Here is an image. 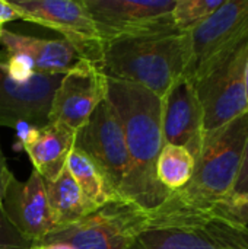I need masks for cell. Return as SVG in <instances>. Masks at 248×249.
<instances>
[{
	"label": "cell",
	"instance_id": "3",
	"mask_svg": "<svg viewBox=\"0 0 248 249\" xmlns=\"http://www.w3.org/2000/svg\"><path fill=\"white\" fill-rule=\"evenodd\" d=\"M130 249H248V226L218 204L193 207L167 198L148 212L146 228Z\"/></svg>",
	"mask_w": 248,
	"mask_h": 249
},
{
	"label": "cell",
	"instance_id": "23",
	"mask_svg": "<svg viewBox=\"0 0 248 249\" xmlns=\"http://www.w3.org/2000/svg\"><path fill=\"white\" fill-rule=\"evenodd\" d=\"M218 206L224 209L235 220L248 226V193L231 194L227 200H224Z\"/></svg>",
	"mask_w": 248,
	"mask_h": 249
},
{
	"label": "cell",
	"instance_id": "4",
	"mask_svg": "<svg viewBox=\"0 0 248 249\" xmlns=\"http://www.w3.org/2000/svg\"><path fill=\"white\" fill-rule=\"evenodd\" d=\"M247 139L248 109L205 134L191 179L168 198L193 207L215 206L227 200L232 194Z\"/></svg>",
	"mask_w": 248,
	"mask_h": 249
},
{
	"label": "cell",
	"instance_id": "24",
	"mask_svg": "<svg viewBox=\"0 0 248 249\" xmlns=\"http://www.w3.org/2000/svg\"><path fill=\"white\" fill-rule=\"evenodd\" d=\"M244 193H248V139L244 147L241 166H240V171L234 184V190H232V194H244Z\"/></svg>",
	"mask_w": 248,
	"mask_h": 249
},
{
	"label": "cell",
	"instance_id": "12",
	"mask_svg": "<svg viewBox=\"0 0 248 249\" xmlns=\"http://www.w3.org/2000/svg\"><path fill=\"white\" fill-rule=\"evenodd\" d=\"M64 74L37 73L28 83L12 80L0 53V127L15 128L19 123L45 127L53 95Z\"/></svg>",
	"mask_w": 248,
	"mask_h": 249
},
{
	"label": "cell",
	"instance_id": "19",
	"mask_svg": "<svg viewBox=\"0 0 248 249\" xmlns=\"http://www.w3.org/2000/svg\"><path fill=\"white\" fill-rule=\"evenodd\" d=\"M194 163L196 159L187 149L164 144L156 162V178L170 193L180 191L191 179Z\"/></svg>",
	"mask_w": 248,
	"mask_h": 249
},
{
	"label": "cell",
	"instance_id": "5",
	"mask_svg": "<svg viewBox=\"0 0 248 249\" xmlns=\"http://www.w3.org/2000/svg\"><path fill=\"white\" fill-rule=\"evenodd\" d=\"M146 210L120 198L51 232L38 244H66L75 249H130L146 228Z\"/></svg>",
	"mask_w": 248,
	"mask_h": 249
},
{
	"label": "cell",
	"instance_id": "1",
	"mask_svg": "<svg viewBox=\"0 0 248 249\" xmlns=\"http://www.w3.org/2000/svg\"><path fill=\"white\" fill-rule=\"evenodd\" d=\"M107 82V99L121 123L132 160L124 200L152 212L164 204L171 194L156 178V162L165 144L161 98L134 83L108 77Z\"/></svg>",
	"mask_w": 248,
	"mask_h": 249
},
{
	"label": "cell",
	"instance_id": "17",
	"mask_svg": "<svg viewBox=\"0 0 248 249\" xmlns=\"http://www.w3.org/2000/svg\"><path fill=\"white\" fill-rule=\"evenodd\" d=\"M44 188L57 229L67 228L98 210L85 198L67 168L57 179L44 181Z\"/></svg>",
	"mask_w": 248,
	"mask_h": 249
},
{
	"label": "cell",
	"instance_id": "2",
	"mask_svg": "<svg viewBox=\"0 0 248 249\" xmlns=\"http://www.w3.org/2000/svg\"><path fill=\"white\" fill-rule=\"evenodd\" d=\"M191 60L189 32H164L104 42L98 69L108 79L146 88L162 98L187 73Z\"/></svg>",
	"mask_w": 248,
	"mask_h": 249
},
{
	"label": "cell",
	"instance_id": "6",
	"mask_svg": "<svg viewBox=\"0 0 248 249\" xmlns=\"http://www.w3.org/2000/svg\"><path fill=\"white\" fill-rule=\"evenodd\" d=\"M189 36L191 60L186 74L196 82L248 41V0H224Z\"/></svg>",
	"mask_w": 248,
	"mask_h": 249
},
{
	"label": "cell",
	"instance_id": "14",
	"mask_svg": "<svg viewBox=\"0 0 248 249\" xmlns=\"http://www.w3.org/2000/svg\"><path fill=\"white\" fill-rule=\"evenodd\" d=\"M161 123L165 144L187 149L199 156L205 131L203 112L194 82L187 74L178 77L161 98Z\"/></svg>",
	"mask_w": 248,
	"mask_h": 249
},
{
	"label": "cell",
	"instance_id": "15",
	"mask_svg": "<svg viewBox=\"0 0 248 249\" xmlns=\"http://www.w3.org/2000/svg\"><path fill=\"white\" fill-rule=\"evenodd\" d=\"M0 44L9 54L19 53L29 57L35 73L66 74L80 63L88 61L82 51L64 38L44 39L3 29Z\"/></svg>",
	"mask_w": 248,
	"mask_h": 249
},
{
	"label": "cell",
	"instance_id": "21",
	"mask_svg": "<svg viewBox=\"0 0 248 249\" xmlns=\"http://www.w3.org/2000/svg\"><path fill=\"white\" fill-rule=\"evenodd\" d=\"M3 54H4L6 71L9 77L16 83H28L37 74L31 58L26 57L25 54H19V53L9 54L6 51Z\"/></svg>",
	"mask_w": 248,
	"mask_h": 249
},
{
	"label": "cell",
	"instance_id": "25",
	"mask_svg": "<svg viewBox=\"0 0 248 249\" xmlns=\"http://www.w3.org/2000/svg\"><path fill=\"white\" fill-rule=\"evenodd\" d=\"M15 130H16L18 142H19V144H20L22 149H25L26 146H29V144L37 139L38 131H39L38 127L32 125V124H29V123H25V121H23V123H19V124L15 127Z\"/></svg>",
	"mask_w": 248,
	"mask_h": 249
},
{
	"label": "cell",
	"instance_id": "9",
	"mask_svg": "<svg viewBox=\"0 0 248 249\" xmlns=\"http://www.w3.org/2000/svg\"><path fill=\"white\" fill-rule=\"evenodd\" d=\"M102 42L178 31L172 20L177 0H83ZM181 32V31H180Z\"/></svg>",
	"mask_w": 248,
	"mask_h": 249
},
{
	"label": "cell",
	"instance_id": "10",
	"mask_svg": "<svg viewBox=\"0 0 248 249\" xmlns=\"http://www.w3.org/2000/svg\"><path fill=\"white\" fill-rule=\"evenodd\" d=\"M20 19L60 32L98 67L102 39L83 0H13Z\"/></svg>",
	"mask_w": 248,
	"mask_h": 249
},
{
	"label": "cell",
	"instance_id": "16",
	"mask_svg": "<svg viewBox=\"0 0 248 249\" xmlns=\"http://www.w3.org/2000/svg\"><path fill=\"white\" fill-rule=\"evenodd\" d=\"M76 131L60 123H48L39 128L37 139L23 150L29 156L34 171L44 181H54L66 169L75 147Z\"/></svg>",
	"mask_w": 248,
	"mask_h": 249
},
{
	"label": "cell",
	"instance_id": "13",
	"mask_svg": "<svg viewBox=\"0 0 248 249\" xmlns=\"http://www.w3.org/2000/svg\"><path fill=\"white\" fill-rule=\"evenodd\" d=\"M3 212L9 223L29 244L41 242L57 229L51 214L44 181L32 171L26 181H19L10 174L1 198Z\"/></svg>",
	"mask_w": 248,
	"mask_h": 249
},
{
	"label": "cell",
	"instance_id": "27",
	"mask_svg": "<svg viewBox=\"0 0 248 249\" xmlns=\"http://www.w3.org/2000/svg\"><path fill=\"white\" fill-rule=\"evenodd\" d=\"M10 171L6 165V158L3 155V150H1V146H0V204H1V198H3V193H4V188H6V182L10 177Z\"/></svg>",
	"mask_w": 248,
	"mask_h": 249
},
{
	"label": "cell",
	"instance_id": "22",
	"mask_svg": "<svg viewBox=\"0 0 248 249\" xmlns=\"http://www.w3.org/2000/svg\"><path fill=\"white\" fill-rule=\"evenodd\" d=\"M32 244L25 241L9 223L0 204V249H29Z\"/></svg>",
	"mask_w": 248,
	"mask_h": 249
},
{
	"label": "cell",
	"instance_id": "29",
	"mask_svg": "<svg viewBox=\"0 0 248 249\" xmlns=\"http://www.w3.org/2000/svg\"><path fill=\"white\" fill-rule=\"evenodd\" d=\"M246 95H247V102H248V58H247V64H246Z\"/></svg>",
	"mask_w": 248,
	"mask_h": 249
},
{
	"label": "cell",
	"instance_id": "8",
	"mask_svg": "<svg viewBox=\"0 0 248 249\" xmlns=\"http://www.w3.org/2000/svg\"><path fill=\"white\" fill-rule=\"evenodd\" d=\"M248 41L194 82L203 112L205 134L222 127L248 109L246 64Z\"/></svg>",
	"mask_w": 248,
	"mask_h": 249
},
{
	"label": "cell",
	"instance_id": "28",
	"mask_svg": "<svg viewBox=\"0 0 248 249\" xmlns=\"http://www.w3.org/2000/svg\"><path fill=\"white\" fill-rule=\"evenodd\" d=\"M29 249H75L66 244H35Z\"/></svg>",
	"mask_w": 248,
	"mask_h": 249
},
{
	"label": "cell",
	"instance_id": "20",
	"mask_svg": "<svg viewBox=\"0 0 248 249\" xmlns=\"http://www.w3.org/2000/svg\"><path fill=\"white\" fill-rule=\"evenodd\" d=\"M224 0H177L172 20L178 31L190 32L222 6Z\"/></svg>",
	"mask_w": 248,
	"mask_h": 249
},
{
	"label": "cell",
	"instance_id": "11",
	"mask_svg": "<svg viewBox=\"0 0 248 249\" xmlns=\"http://www.w3.org/2000/svg\"><path fill=\"white\" fill-rule=\"evenodd\" d=\"M108 82L91 61H83L61 77L48 112L50 123H60L77 131L95 108L107 99Z\"/></svg>",
	"mask_w": 248,
	"mask_h": 249
},
{
	"label": "cell",
	"instance_id": "18",
	"mask_svg": "<svg viewBox=\"0 0 248 249\" xmlns=\"http://www.w3.org/2000/svg\"><path fill=\"white\" fill-rule=\"evenodd\" d=\"M66 168L79 185L85 198L95 209H99L107 203L120 200V196L111 187L102 171L80 150L73 147L69 155Z\"/></svg>",
	"mask_w": 248,
	"mask_h": 249
},
{
	"label": "cell",
	"instance_id": "26",
	"mask_svg": "<svg viewBox=\"0 0 248 249\" xmlns=\"http://www.w3.org/2000/svg\"><path fill=\"white\" fill-rule=\"evenodd\" d=\"M18 19H20L19 10L10 1L0 0V35H1V31L4 29L6 23L18 20Z\"/></svg>",
	"mask_w": 248,
	"mask_h": 249
},
{
	"label": "cell",
	"instance_id": "7",
	"mask_svg": "<svg viewBox=\"0 0 248 249\" xmlns=\"http://www.w3.org/2000/svg\"><path fill=\"white\" fill-rule=\"evenodd\" d=\"M75 149L86 155L102 171L111 187L124 200L132 160L121 123L108 99L102 101L88 123L76 131Z\"/></svg>",
	"mask_w": 248,
	"mask_h": 249
}]
</instances>
